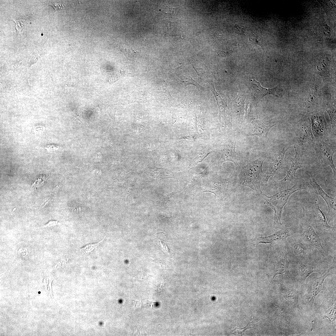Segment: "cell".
I'll return each mask as SVG.
<instances>
[{
    "instance_id": "obj_15",
    "label": "cell",
    "mask_w": 336,
    "mask_h": 336,
    "mask_svg": "<svg viewBox=\"0 0 336 336\" xmlns=\"http://www.w3.org/2000/svg\"><path fill=\"white\" fill-rule=\"evenodd\" d=\"M294 264L297 269L299 279L301 282H304L306 278L313 273L317 272L320 273L319 270L315 267L300 262Z\"/></svg>"
},
{
    "instance_id": "obj_8",
    "label": "cell",
    "mask_w": 336,
    "mask_h": 336,
    "mask_svg": "<svg viewBox=\"0 0 336 336\" xmlns=\"http://www.w3.org/2000/svg\"><path fill=\"white\" fill-rule=\"evenodd\" d=\"M276 124L265 119L256 120L249 129V136H256L261 138H267L270 129Z\"/></svg>"
},
{
    "instance_id": "obj_19",
    "label": "cell",
    "mask_w": 336,
    "mask_h": 336,
    "mask_svg": "<svg viewBox=\"0 0 336 336\" xmlns=\"http://www.w3.org/2000/svg\"><path fill=\"white\" fill-rule=\"evenodd\" d=\"M280 292L282 295L289 303L293 305H296L298 302V294L293 290L290 289L284 285L280 284Z\"/></svg>"
},
{
    "instance_id": "obj_22",
    "label": "cell",
    "mask_w": 336,
    "mask_h": 336,
    "mask_svg": "<svg viewBox=\"0 0 336 336\" xmlns=\"http://www.w3.org/2000/svg\"><path fill=\"white\" fill-rule=\"evenodd\" d=\"M105 238V237L97 243H91L86 245L80 249V251L86 254L91 252L99 245L104 240Z\"/></svg>"
},
{
    "instance_id": "obj_1",
    "label": "cell",
    "mask_w": 336,
    "mask_h": 336,
    "mask_svg": "<svg viewBox=\"0 0 336 336\" xmlns=\"http://www.w3.org/2000/svg\"><path fill=\"white\" fill-rule=\"evenodd\" d=\"M304 184L297 182L292 187L282 190L272 196L261 194L265 200V204L271 208L274 212V225H282L281 218L283 207L290 196L295 192L306 189Z\"/></svg>"
},
{
    "instance_id": "obj_31",
    "label": "cell",
    "mask_w": 336,
    "mask_h": 336,
    "mask_svg": "<svg viewBox=\"0 0 336 336\" xmlns=\"http://www.w3.org/2000/svg\"><path fill=\"white\" fill-rule=\"evenodd\" d=\"M144 274L143 273L136 271L134 273V276L137 278L144 279L145 276Z\"/></svg>"
},
{
    "instance_id": "obj_7",
    "label": "cell",
    "mask_w": 336,
    "mask_h": 336,
    "mask_svg": "<svg viewBox=\"0 0 336 336\" xmlns=\"http://www.w3.org/2000/svg\"><path fill=\"white\" fill-rule=\"evenodd\" d=\"M295 154L292 161V164L286 176L278 182V186L282 190L288 188L290 183L295 176V173L298 169L302 166L300 161V157L295 146L294 147Z\"/></svg>"
},
{
    "instance_id": "obj_9",
    "label": "cell",
    "mask_w": 336,
    "mask_h": 336,
    "mask_svg": "<svg viewBox=\"0 0 336 336\" xmlns=\"http://www.w3.org/2000/svg\"><path fill=\"white\" fill-rule=\"evenodd\" d=\"M302 237L308 244L317 249L323 256H324L326 252L322 245L320 239L313 228L310 224H306L304 226Z\"/></svg>"
},
{
    "instance_id": "obj_26",
    "label": "cell",
    "mask_w": 336,
    "mask_h": 336,
    "mask_svg": "<svg viewBox=\"0 0 336 336\" xmlns=\"http://www.w3.org/2000/svg\"><path fill=\"white\" fill-rule=\"evenodd\" d=\"M14 21L16 23V28L17 32L21 34V30L26 25V21L23 19L17 20L15 21L14 20Z\"/></svg>"
},
{
    "instance_id": "obj_13",
    "label": "cell",
    "mask_w": 336,
    "mask_h": 336,
    "mask_svg": "<svg viewBox=\"0 0 336 336\" xmlns=\"http://www.w3.org/2000/svg\"><path fill=\"white\" fill-rule=\"evenodd\" d=\"M250 86L252 93L257 98H262L264 96L268 94L279 97L280 91L278 86L271 89L264 88L261 86L259 82L253 78L250 80Z\"/></svg>"
},
{
    "instance_id": "obj_30",
    "label": "cell",
    "mask_w": 336,
    "mask_h": 336,
    "mask_svg": "<svg viewBox=\"0 0 336 336\" xmlns=\"http://www.w3.org/2000/svg\"><path fill=\"white\" fill-rule=\"evenodd\" d=\"M322 28L323 33L325 35H328L330 34V29L326 25H323Z\"/></svg>"
},
{
    "instance_id": "obj_3",
    "label": "cell",
    "mask_w": 336,
    "mask_h": 336,
    "mask_svg": "<svg viewBox=\"0 0 336 336\" xmlns=\"http://www.w3.org/2000/svg\"><path fill=\"white\" fill-rule=\"evenodd\" d=\"M312 145L321 161L322 166L323 167L330 166L333 171L334 176L335 177L336 169L333 161V156L336 152L335 147L315 138Z\"/></svg>"
},
{
    "instance_id": "obj_23",
    "label": "cell",
    "mask_w": 336,
    "mask_h": 336,
    "mask_svg": "<svg viewBox=\"0 0 336 336\" xmlns=\"http://www.w3.org/2000/svg\"><path fill=\"white\" fill-rule=\"evenodd\" d=\"M335 304L333 306L330 307L327 310L326 315L324 316V318H328L332 322L333 324L335 319L336 317V306Z\"/></svg>"
},
{
    "instance_id": "obj_4",
    "label": "cell",
    "mask_w": 336,
    "mask_h": 336,
    "mask_svg": "<svg viewBox=\"0 0 336 336\" xmlns=\"http://www.w3.org/2000/svg\"><path fill=\"white\" fill-rule=\"evenodd\" d=\"M311 130L314 138L323 141L326 140L329 135V126L325 120L323 112L311 116Z\"/></svg>"
},
{
    "instance_id": "obj_28",
    "label": "cell",
    "mask_w": 336,
    "mask_h": 336,
    "mask_svg": "<svg viewBox=\"0 0 336 336\" xmlns=\"http://www.w3.org/2000/svg\"><path fill=\"white\" fill-rule=\"evenodd\" d=\"M43 148L46 149L49 152L56 151L59 149L61 148L60 146L55 145H49L43 147Z\"/></svg>"
},
{
    "instance_id": "obj_20",
    "label": "cell",
    "mask_w": 336,
    "mask_h": 336,
    "mask_svg": "<svg viewBox=\"0 0 336 336\" xmlns=\"http://www.w3.org/2000/svg\"><path fill=\"white\" fill-rule=\"evenodd\" d=\"M209 83L210 84V89L214 95L217 100L219 108L220 115H221L224 117H226L225 115V111L226 108L227 107V103L224 100L221 98L220 95L216 91L212 83Z\"/></svg>"
},
{
    "instance_id": "obj_21",
    "label": "cell",
    "mask_w": 336,
    "mask_h": 336,
    "mask_svg": "<svg viewBox=\"0 0 336 336\" xmlns=\"http://www.w3.org/2000/svg\"><path fill=\"white\" fill-rule=\"evenodd\" d=\"M177 77L178 79L181 83L182 85L184 86L192 84L198 88L202 89L201 86L187 73L182 72L181 73L179 74Z\"/></svg>"
},
{
    "instance_id": "obj_24",
    "label": "cell",
    "mask_w": 336,
    "mask_h": 336,
    "mask_svg": "<svg viewBox=\"0 0 336 336\" xmlns=\"http://www.w3.org/2000/svg\"><path fill=\"white\" fill-rule=\"evenodd\" d=\"M47 176L43 175H41L32 184V186L35 188H37L42 185L44 181L46 180Z\"/></svg>"
},
{
    "instance_id": "obj_2",
    "label": "cell",
    "mask_w": 336,
    "mask_h": 336,
    "mask_svg": "<svg viewBox=\"0 0 336 336\" xmlns=\"http://www.w3.org/2000/svg\"><path fill=\"white\" fill-rule=\"evenodd\" d=\"M264 160V158L261 157L253 161H250L244 167L243 170L244 185L259 194L262 193L260 184L264 174L262 167Z\"/></svg>"
},
{
    "instance_id": "obj_18",
    "label": "cell",
    "mask_w": 336,
    "mask_h": 336,
    "mask_svg": "<svg viewBox=\"0 0 336 336\" xmlns=\"http://www.w3.org/2000/svg\"><path fill=\"white\" fill-rule=\"evenodd\" d=\"M290 251L292 255L299 258H302L306 255V250L300 240H295L292 241L289 245Z\"/></svg>"
},
{
    "instance_id": "obj_25",
    "label": "cell",
    "mask_w": 336,
    "mask_h": 336,
    "mask_svg": "<svg viewBox=\"0 0 336 336\" xmlns=\"http://www.w3.org/2000/svg\"><path fill=\"white\" fill-rule=\"evenodd\" d=\"M253 326L251 322H249L247 324L244 328H239L238 327L236 328L235 329L232 330V332L233 334H242V333L247 329H252L253 328Z\"/></svg>"
},
{
    "instance_id": "obj_16",
    "label": "cell",
    "mask_w": 336,
    "mask_h": 336,
    "mask_svg": "<svg viewBox=\"0 0 336 336\" xmlns=\"http://www.w3.org/2000/svg\"><path fill=\"white\" fill-rule=\"evenodd\" d=\"M236 142H231L226 146L221 160L222 162L230 161L233 162L237 168L239 166L235 151Z\"/></svg>"
},
{
    "instance_id": "obj_27",
    "label": "cell",
    "mask_w": 336,
    "mask_h": 336,
    "mask_svg": "<svg viewBox=\"0 0 336 336\" xmlns=\"http://www.w3.org/2000/svg\"><path fill=\"white\" fill-rule=\"evenodd\" d=\"M249 40L250 43L252 44L261 46L260 44L259 38L254 33L252 32L249 35Z\"/></svg>"
},
{
    "instance_id": "obj_29",
    "label": "cell",
    "mask_w": 336,
    "mask_h": 336,
    "mask_svg": "<svg viewBox=\"0 0 336 336\" xmlns=\"http://www.w3.org/2000/svg\"><path fill=\"white\" fill-rule=\"evenodd\" d=\"M231 53L229 51H220L218 52V54L219 56L222 57H226L230 55Z\"/></svg>"
},
{
    "instance_id": "obj_32",
    "label": "cell",
    "mask_w": 336,
    "mask_h": 336,
    "mask_svg": "<svg viewBox=\"0 0 336 336\" xmlns=\"http://www.w3.org/2000/svg\"><path fill=\"white\" fill-rule=\"evenodd\" d=\"M50 5L53 7L55 11L62 9L64 6L62 4H51Z\"/></svg>"
},
{
    "instance_id": "obj_33",
    "label": "cell",
    "mask_w": 336,
    "mask_h": 336,
    "mask_svg": "<svg viewBox=\"0 0 336 336\" xmlns=\"http://www.w3.org/2000/svg\"><path fill=\"white\" fill-rule=\"evenodd\" d=\"M58 223L57 221H51L45 225V226H51L56 225Z\"/></svg>"
},
{
    "instance_id": "obj_5",
    "label": "cell",
    "mask_w": 336,
    "mask_h": 336,
    "mask_svg": "<svg viewBox=\"0 0 336 336\" xmlns=\"http://www.w3.org/2000/svg\"><path fill=\"white\" fill-rule=\"evenodd\" d=\"M296 138L299 145L306 147L312 144L315 138L309 120L300 123L296 129Z\"/></svg>"
},
{
    "instance_id": "obj_11",
    "label": "cell",
    "mask_w": 336,
    "mask_h": 336,
    "mask_svg": "<svg viewBox=\"0 0 336 336\" xmlns=\"http://www.w3.org/2000/svg\"><path fill=\"white\" fill-rule=\"evenodd\" d=\"M315 204L313 215L314 225L322 232L329 234L335 233V229L334 227L328 224L326 218L317 203L315 202Z\"/></svg>"
},
{
    "instance_id": "obj_6",
    "label": "cell",
    "mask_w": 336,
    "mask_h": 336,
    "mask_svg": "<svg viewBox=\"0 0 336 336\" xmlns=\"http://www.w3.org/2000/svg\"><path fill=\"white\" fill-rule=\"evenodd\" d=\"M310 184L313 187L315 193L320 196L324 199L326 203L328 208V212L327 218L329 222L333 220H335L336 214V200L329 196L323 190L318 184L315 178L310 173Z\"/></svg>"
},
{
    "instance_id": "obj_14",
    "label": "cell",
    "mask_w": 336,
    "mask_h": 336,
    "mask_svg": "<svg viewBox=\"0 0 336 336\" xmlns=\"http://www.w3.org/2000/svg\"><path fill=\"white\" fill-rule=\"evenodd\" d=\"M291 229L284 228L279 230L271 235L260 237L258 239L259 243L267 244L286 239L292 235Z\"/></svg>"
},
{
    "instance_id": "obj_17",
    "label": "cell",
    "mask_w": 336,
    "mask_h": 336,
    "mask_svg": "<svg viewBox=\"0 0 336 336\" xmlns=\"http://www.w3.org/2000/svg\"><path fill=\"white\" fill-rule=\"evenodd\" d=\"M289 264L285 254L280 256L275 265V273L273 278L278 274L284 275L289 278L291 274L289 269Z\"/></svg>"
},
{
    "instance_id": "obj_10",
    "label": "cell",
    "mask_w": 336,
    "mask_h": 336,
    "mask_svg": "<svg viewBox=\"0 0 336 336\" xmlns=\"http://www.w3.org/2000/svg\"><path fill=\"white\" fill-rule=\"evenodd\" d=\"M330 274V272L328 271L320 277L314 278L309 283L306 297L312 307L315 297L322 289V285L324 280Z\"/></svg>"
},
{
    "instance_id": "obj_12",
    "label": "cell",
    "mask_w": 336,
    "mask_h": 336,
    "mask_svg": "<svg viewBox=\"0 0 336 336\" xmlns=\"http://www.w3.org/2000/svg\"><path fill=\"white\" fill-rule=\"evenodd\" d=\"M288 148V147L284 148L270 163L267 175L264 180L265 184L267 183L270 177L274 176L282 169L284 163L285 154Z\"/></svg>"
}]
</instances>
